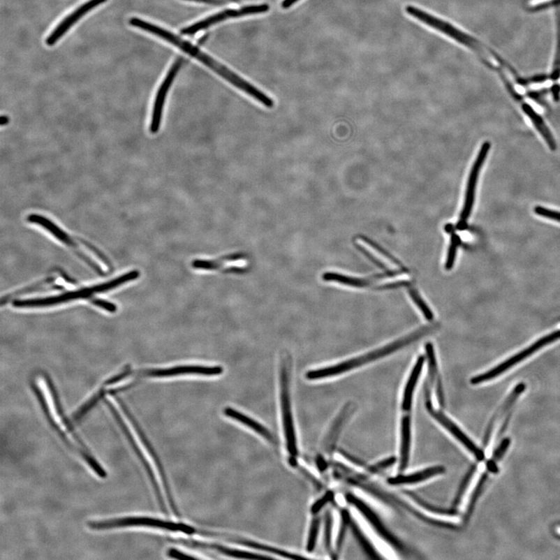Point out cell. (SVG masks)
Masks as SVG:
<instances>
[{"instance_id": "29", "label": "cell", "mask_w": 560, "mask_h": 560, "mask_svg": "<svg viewBox=\"0 0 560 560\" xmlns=\"http://www.w3.org/2000/svg\"><path fill=\"white\" fill-rule=\"evenodd\" d=\"M359 239L362 242H363L365 244H367V245L370 246L371 248H372L375 251H378V253H380L381 256H383L384 257H385L388 259H389V260L392 261V263H395L396 265L401 266V264L397 260V259H396L392 256L389 254L387 251H385V249H382L381 247V246H379L378 244L372 242L371 240V239H369V238L363 237V236L359 237Z\"/></svg>"}, {"instance_id": "4", "label": "cell", "mask_w": 560, "mask_h": 560, "mask_svg": "<svg viewBox=\"0 0 560 560\" xmlns=\"http://www.w3.org/2000/svg\"><path fill=\"white\" fill-rule=\"evenodd\" d=\"M140 277V272L136 270L129 271L124 274L109 280L108 282L101 283L86 288H81L77 290L68 291L61 295L52 296L45 298L17 300L13 302V305L17 309H40V307H47L58 306L78 302V300H91L92 304L97 296L108 291H111L119 288L120 286L128 283Z\"/></svg>"}, {"instance_id": "9", "label": "cell", "mask_w": 560, "mask_h": 560, "mask_svg": "<svg viewBox=\"0 0 560 560\" xmlns=\"http://www.w3.org/2000/svg\"><path fill=\"white\" fill-rule=\"evenodd\" d=\"M223 369L221 366L206 367L201 365H183L163 369H145L131 371L135 379L143 378H170L181 376V375L196 374L202 376H218L222 374ZM136 380V381H138Z\"/></svg>"}, {"instance_id": "1", "label": "cell", "mask_w": 560, "mask_h": 560, "mask_svg": "<svg viewBox=\"0 0 560 560\" xmlns=\"http://www.w3.org/2000/svg\"><path fill=\"white\" fill-rule=\"evenodd\" d=\"M106 394L107 397L105 399V401L107 403L108 407L113 414L116 422H118V425L121 427L122 432L124 433L129 443H131V445L133 447L136 455L138 456L142 466H145L150 482L152 484L161 509L163 513L166 515L168 514L166 504L162 495L158 476H156V474L158 473L162 483L163 489L165 490V495L168 498L170 508L172 510L175 515L179 516V511H177L172 490H170V488L165 471L163 469V464L152 447V443L147 440L146 435L143 433L138 421H136L133 414L125 406L124 402L116 397L113 393L108 392Z\"/></svg>"}, {"instance_id": "19", "label": "cell", "mask_w": 560, "mask_h": 560, "mask_svg": "<svg viewBox=\"0 0 560 560\" xmlns=\"http://www.w3.org/2000/svg\"><path fill=\"white\" fill-rule=\"evenodd\" d=\"M522 108L524 113L529 116L532 123H533L539 133L543 135V139L546 142H547L550 148L552 150V152H555L557 149L556 140L554 138H553V135H552L550 128L546 126L545 123L540 117V115L537 114L534 109L531 107V105L525 103V102L523 101L522 103Z\"/></svg>"}, {"instance_id": "20", "label": "cell", "mask_w": 560, "mask_h": 560, "mask_svg": "<svg viewBox=\"0 0 560 560\" xmlns=\"http://www.w3.org/2000/svg\"><path fill=\"white\" fill-rule=\"evenodd\" d=\"M445 469L442 466L429 468L419 473L408 476H398L389 479L388 482L392 485L412 484L425 481L429 478L443 474Z\"/></svg>"}, {"instance_id": "15", "label": "cell", "mask_w": 560, "mask_h": 560, "mask_svg": "<svg viewBox=\"0 0 560 560\" xmlns=\"http://www.w3.org/2000/svg\"><path fill=\"white\" fill-rule=\"evenodd\" d=\"M107 2V0H89L88 2L80 6L76 10L73 12L71 15L66 17L61 22L51 35L46 39V44L53 46L57 44L58 40L69 31L71 27L76 24L78 20L85 16L88 12L96 8L99 5Z\"/></svg>"}, {"instance_id": "30", "label": "cell", "mask_w": 560, "mask_h": 560, "mask_svg": "<svg viewBox=\"0 0 560 560\" xmlns=\"http://www.w3.org/2000/svg\"><path fill=\"white\" fill-rule=\"evenodd\" d=\"M334 494L332 491L327 492V493L320 499L317 501L313 504L311 508L313 515H317L318 512L322 510L327 503L333 500Z\"/></svg>"}, {"instance_id": "10", "label": "cell", "mask_w": 560, "mask_h": 560, "mask_svg": "<svg viewBox=\"0 0 560 560\" xmlns=\"http://www.w3.org/2000/svg\"><path fill=\"white\" fill-rule=\"evenodd\" d=\"M289 382L288 366L284 364L281 371V408L283 425L288 452L292 456H296L297 455V445L295 428V425H293Z\"/></svg>"}, {"instance_id": "16", "label": "cell", "mask_w": 560, "mask_h": 560, "mask_svg": "<svg viewBox=\"0 0 560 560\" xmlns=\"http://www.w3.org/2000/svg\"><path fill=\"white\" fill-rule=\"evenodd\" d=\"M428 408L434 418L438 420L441 425L445 427L457 441H459L471 453L473 454L478 461H482L485 459V455L482 450L478 448L452 420H449L445 415L440 412L434 411L432 406H429Z\"/></svg>"}, {"instance_id": "23", "label": "cell", "mask_w": 560, "mask_h": 560, "mask_svg": "<svg viewBox=\"0 0 560 560\" xmlns=\"http://www.w3.org/2000/svg\"><path fill=\"white\" fill-rule=\"evenodd\" d=\"M325 281L336 282L341 284L353 286V288H366L371 283L372 279H359L341 275L336 272H325L323 276Z\"/></svg>"}, {"instance_id": "37", "label": "cell", "mask_w": 560, "mask_h": 560, "mask_svg": "<svg viewBox=\"0 0 560 560\" xmlns=\"http://www.w3.org/2000/svg\"><path fill=\"white\" fill-rule=\"evenodd\" d=\"M10 121L8 116L3 115L1 119V126L8 125Z\"/></svg>"}, {"instance_id": "26", "label": "cell", "mask_w": 560, "mask_h": 560, "mask_svg": "<svg viewBox=\"0 0 560 560\" xmlns=\"http://www.w3.org/2000/svg\"><path fill=\"white\" fill-rule=\"evenodd\" d=\"M461 243V240L459 236H457L454 231H452V238H450V244L448 250V254L445 265V268L447 270H450L453 268L457 251L459 249V245Z\"/></svg>"}, {"instance_id": "33", "label": "cell", "mask_w": 560, "mask_h": 560, "mask_svg": "<svg viewBox=\"0 0 560 560\" xmlns=\"http://www.w3.org/2000/svg\"><path fill=\"white\" fill-rule=\"evenodd\" d=\"M357 247H358V249H359L360 251L363 252V253H364V255H365V256H367V257L369 259H371V261L372 263H374L375 265H377L378 266V267H380L381 270H385V271H386V272H388V271L387 270V269L385 268V265H384L383 263H381V262L378 260V258H375V257H374V256H373V255L371 253V252H370V251H369L367 249H366L364 247V246H363V245H362L361 244H357Z\"/></svg>"}, {"instance_id": "3", "label": "cell", "mask_w": 560, "mask_h": 560, "mask_svg": "<svg viewBox=\"0 0 560 560\" xmlns=\"http://www.w3.org/2000/svg\"><path fill=\"white\" fill-rule=\"evenodd\" d=\"M129 24L136 27V29L153 34V35L159 36L161 38L165 40L166 42L179 47L181 50L190 54L191 57H193L200 61L201 63L210 68L211 70H213L215 73L219 74L221 77L225 80H227L229 83L233 84L237 88L240 89V90L250 95L251 97L260 102V103L264 105L266 108H272L273 106H274V101L268 97L267 95H265L263 92L259 91L258 89L253 85L248 83L247 81L244 80L240 77H238L237 74L229 71L226 66H223L214 59L209 57L208 54L201 52L199 47H197L190 43L186 42V40H183L182 38L174 35L173 33L161 29V27L154 25L152 23L147 22L145 20H142L136 17H133L129 20Z\"/></svg>"}, {"instance_id": "35", "label": "cell", "mask_w": 560, "mask_h": 560, "mask_svg": "<svg viewBox=\"0 0 560 560\" xmlns=\"http://www.w3.org/2000/svg\"><path fill=\"white\" fill-rule=\"evenodd\" d=\"M168 556L177 559H197V558L194 557L187 555L186 553L175 549L170 550L168 552Z\"/></svg>"}, {"instance_id": "11", "label": "cell", "mask_w": 560, "mask_h": 560, "mask_svg": "<svg viewBox=\"0 0 560 560\" xmlns=\"http://www.w3.org/2000/svg\"><path fill=\"white\" fill-rule=\"evenodd\" d=\"M489 149L490 142H485L480 149V152L479 154H478L472 170H471L467 184L466 198H464V207L460 216V220L457 224V228L459 230H463L464 228H466L469 218L471 215V213H472L475 202L478 179H479L480 173L481 172L484 161L487 158Z\"/></svg>"}, {"instance_id": "7", "label": "cell", "mask_w": 560, "mask_h": 560, "mask_svg": "<svg viewBox=\"0 0 560 560\" xmlns=\"http://www.w3.org/2000/svg\"><path fill=\"white\" fill-rule=\"evenodd\" d=\"M88 526L94 530H109L128 527H145L165 530L174 532H182L189 535L195 533V529L191 526L161 520V519L147 517H128L108 519V520L88 522Z\"/></svg>"}, {"instance_id": "5", "label": "cell", "mask_w": 560, "mask_h": 560, "mask_svg": "<svg viewBox=\"0 0 560 560\" xmlns=\"http://www.w3.org/2000/svg\"><path fill=\"white\" fill-rule=\"evenodd\" d=\"M406 11L409 16L443 33V35L450 37L455 40V42L466 46L468 49L476 53L487 66L495 58L496 53L488 49V47L481 43L479 40L469 36V34L462 30L457 29V27H454L452 24L443 22V20H441L439 17L429 15L427 12L415 8L414 6H407Z\"/></svg>"}, {"instance_id": "2", "label": "cell", "mask_w": 560, "mask_h": 560, "mask_svg": "<svg viewBox=\"0 0 560 560\" xmlns=\"http://www.w3.org/2000/svg\"><path fill=\"white\" fill-rule=\"evenodd\" d=\"M42 378L44 385L40 387L38 381H36L33 388L46 419L65 445L77 453L95 474L104 479L107 476L105 470L94 459L84 441L75 432L69 420L66 418L52 381L47 377Z\"/></svg>"}, {"instance_id": "6", "label": "cell", "mask_w": 560, "mask_h": 560, "mask_svg": "<svg viewBox=\"0 0 560 560\" xmlns=\"http://www.w3.org/2000/svg\"><path fill=\"white\" fill-rule=\"evenodd\" d=\"M427 330H421L420 331L415 332L406 338H403L395 341V343L392 344H389L383 348H381L379 350L369 353L366 354L365 356L347 360L344 362V363H341L332 367L318 369V370L315 371H310L307 373L306 378L309 380L322 379L336 376V375L351 371L352 369L367 364L369 362L384 358L388 356V354L400 350L401 348L404 347L409 344H412L413 341L420 338L427 332Z\"/></svg>"}, {"instance_id": "27", "label": "cell", "mask_w": 560, "mask_h": 560, "mask_svg": "<svg viewBox=\"0 0 560 560\" xmlns=\"http://www.w3.org/2000/svg\"><path fill=\"white\" fill-rule=\"evenodd\" d=\"M409 295H411L414 303L419 307L427 320H432L434 319V314L425 300L419 295V293L414 290H409Z\"/></svg>"}, {"instance_id": "22", "label": "cell", "mask_w": 560, "mask_h": 560, "mask_svg": "<svg viewBox=\"0 0 560 560\" xmlns=\"http://www.w3.org/2000/svg\"><path fill=\"white\" fill-rule=\"evenodd\" d=\"M190 543V542H188ZM193 545H196V547L200 548H205V549H211L216 550L222 553L223 555H226L230 557L237 558V559H269L268 557H264L260 555H256L254 553L244 552L241 550H232L227 547H224V546L218 545H209V544H205V543H190Z\"/></svg>"}, {"instance_id": "13", "label": "cell", "mask_w": 560, "mask_h": 560, "mask_svg": "<svg viewBox=\"0 0 560 560\" xmlns=\"http://www.w3.org/2000/svg\"><path fill=\"white\" fill-rule=\"evenodd\" d=\"M269 10L270 6L268 4L246 6L244 8L238 10H224L216 13L215 15L210 16L207 19H204L201 20V22H197L193 25L184 27V29L181 31V34L183 36H193L198 31L207 29L208 27L222 22L223 20H226L229 18L259 15V13H264Z\"/></svg>"}, {"instance_id": "21", "label": "cell", "mask_w": 560, "mask_h": 560, "mask_svg": "<svg viewBox=\"0 0 560 560\" xmlns=\"http://www.w3.org/2000/svg\"><path fill=\"white\" fill-rule=\"evenodd\" d=\"M425 358L422 356L418 358L413 369L411 377H409L407 382L404 392V396H403L402 400V408L406 411H408V409L411 408L415 385L418 383V379L420 376V373L422 371V366L425 364Z\"/></svg>"}, {"instance_id": "31", "label": "cell", "mask_w": 560, "mask_h": 560, "mask_svg": "<svg viewBox=\"0 0 560 560\" xmlns=\"http://www.w3.org/2000/svg\"><path fill=\"white\" fill-rule=\"evenodd\" d=\"M535 213L540 216L547 218V219L560 223V213L559 212L550 209L542 207H536L534 209Z\"/></svg>"}, {"instance_id": "36", "label": "cell", "mask_w": 560, "mask_h": 560, "mask_svg": "<svg viewBox=\"0 0 560 560\" xmlns=\"http://www.w3.org/2000/svg\"><path fill=\"white\" fill-rule=\"evenodd\" d=\"M396 459L394 457H389V459L382 462L378 464V468L384 469L392 466L395 462Z\"/></svg>"}, {"instance_id": "18", "label": "cell", "mask_w": 560, "mask_h": 560, "mask_svg": "<svg viewBox=\"0 0 560 560\" xmlns=\"http://www.w3.org/2000/svg\"><path fill=\"white\" fill-rule=\"evenodd\" d=\"M224 413L228 416L229 418L241 422L242 425L251 428L252 430H253V432L263 436V438L265 440H267L271 443H275V439L273 438L272 434L269 432V429H266L258 422L249 418L248 415H246L236 411V409L230 407L225 408Z\"/></svg>"}, {"instance_id": "28", "label": "cell", "mask_w": 560, "mask_h": 560, "mask_svg": "<svg viewBox=\"0 0 560 560\" xmlns=\"http://www.w3.org/2000/svg\"><path fill=\"white\" fill-rule=\"evenodd\" d=\"M320 519H314L309 531V538H307V550L312 552L316 548L318 532L320 529Z\"/></svg>"}, {"instance_id": "14", "label": "cell", "mask_w": 560, "mask_h": 560, "mask_svg": "<svg viewBox=\"0 0 560 560\" xmlns=\"http://www.w3.org/2000/svg\"><path fill=\"white\" fill-rule=\"evenodd\" d=\"M184 63V60L182 58L177 59L172 66L170 67L165 80H163L158 94H156L153 108L152 123H150V132L152 133H156L159 131L163 106H165L168 93Z\"/></svg>"}, {"instance_id": "25", "label": "cell", "mask_w": 560, "mask_h": 560, "mask_svg": "<svg viewBox=\"0 0 560 560\" xmlns=\"http://www.w3.org/2000/svg\"><path fill=\"white\" fill-rule=\"evenodd\" d=\"M244 258L243 254H233L229 255L227 256H224L219 259V260H199V259H196L192 263V266L194 269L196 270H214L219 269L221 266L225 262H230V261H235L238 260V259H241Z\"/></svg>"}, {"instance_id": "17", "label": "cell", "mask_w": 560, "mask_h": 560, "mask_svg": "<svg viewBox=\"0 0 560 560\" xmlns=\"http://www.w3.org/2000/svg\"><path fill=\"white\" fill-rule=\"evenodd\" d=\"M347 500L351 503L353 506L356 507L360 511V513L363 514L367 520L370 522L375 531H376L382 538L385 539V540H387L389 543L395 546V547H397L398 549L401 548V545L397 541V539L390 534V532L385 529V526L381 523L378 516L375 515L374 512L369 508L363 501H361L358 499V498L352 495H348Z\"/></svg>"}, {"instance_id": "12", "label": "cell", "mask_w": 560, "mask_h": 560, "mask_svg": "<svg viewBox=\"0 0 560 560\" xmlns=\"http://www.w3.org/2000/svg\"><path fill=\"white\" fill-rule=\"evenodd\" d=\"M27 221L29 223L37 224L38 226L45 228L47 232H50L57 240L66 245L68 248H70L75 254L85 262L94 271L100 273L103 272V268H101V266L96 262L93 261L90 257H88L84 252L80 249L78 243L73 240L71 235L59 228L56 223L47 219L46 216L39 214H30L27 217Z\"/></svg>"}, {"instance_id": "8", "label": "cell", "mask_w": 560, "mask_h": 560, "mask_svg": "<svg viewBox=\"0 0 560 560\" xmlns=\"http://www.w3.org/2000/svg\"><path fill=\"white\" fill-rule=\"evenodd\" d=\"M559 339H560V330L553 332L549 334H546V336L544 337L535 341L533 344H531L530 346L526 348L525 350L519 352L518 353L515 354V356L511 357L507 360L503 362V363L501 364L497 365L493 369H491V370L486 373L478 375V376L473 378L471 379V384L479 385L483 383V382H487L490 380H493L496 377H499L500 375L508 371L510 368L518 364L519 363H521V362L525 359L531 357V355H533L538 351L542 350L543 348L554 343V341Z\"/></svg>"}, {"instance_id": "34", "label": "cell", "mask_w": 560, "mask_h": 560, "mask_svg": "<svg viewBox=\"0 0 560 560\" xmlns=\"http://www.w3.org/2000/svg\"><path fill=\"white\" fill-rule=\"evenodd\" d=\"M186 1L202 3L212 5H223L230 3H240V0H186Z\"/></svg>"}, {"instance_id": "32", "label": "cell", "mask_w": 560, "mask_h": 560, "mask_svg": "<svg viewBox=\"0 0 560 560\" xmlns=\"http://www.w3.org/2000/svg\"><path fill=\"white\" fill-rule=\"evenodd\" d=\"M332 517L330 514H327L326 519H325V542L326 549L330 550L331 548V540H332Z\"/></svg>"}, {"instance_id": "24", "label": "cell", "mask_w": 560, "mask_h": 560, "mask_svg": "<svg viewBox=\"0 0 560 560\" xmlns=\"http://www.w3.org/2000/svg\"><path fill=\"white\" fill-rule=\"evenodd\" d=\"M411 441V420L406 416V418L403 419L401 423V469L402 470L406 468L408 462Z\"/></svg>"}]
</instances>
